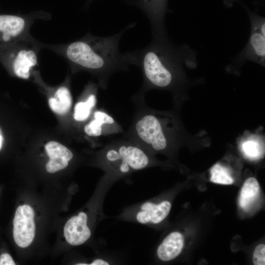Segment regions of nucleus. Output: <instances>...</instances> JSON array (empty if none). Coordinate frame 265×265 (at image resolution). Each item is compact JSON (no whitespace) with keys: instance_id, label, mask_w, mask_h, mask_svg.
Here are the masks:
<instances>
[{"instance_id":"nucleus-25","label":"nucleus","mask_w":265,"mask_h":265,"mask_svg":"<svg viewBox=\"0 0 265 265\" xmlns=\"http://www.w3.org/2000/svg\"><path fill=\"white\" fill-rule=\"evenodd\" d=\"M89 0V1H91V0Z\"/></svg>"},{"instance_id":"nucleus-19","label":"nucleus","mask_w":265,"mask_h":265,"mask_svg":"<svg viewBox=\"0 0 265 265\" xmlns=\"http://www.w3.org/2000/svg\"><path fill=\"white\" fill-rule=\"evenodd\" d=\"M242 149L244 154L250 159H256L260 154L259 144L253 140L244 142L242 145Z\"/></svg>"},{"instance_id":"nucleus-9","label":"nucleus","mask_w":265,"mask_h":265,"mask_svg":"<svg viewBox=\"0 0 265 265\" xmlns=\"http://www.w3.org/2000/svg\"><path fill=\"white\" fill-rule=\"evenodd\" d=\"M84 132L92 137H109L123 133L121 125L105 109L93 112L92 119L84 126Z\"/></svg>"},{"instance_id":"nucleus-14","label":"nucleus","mask_w":265,"mask_h":265,"mask_svg":"<svg viewBox=\"0 0 265 265\" xmlns=\"http://www.w3.org/2000/svg\"><path fill=\"white\" fill-rule=\"evenodd\" d=\"M97 85H94L91 91L84 100L78 102L75 106L73 118L77 122L87 120L90 116L97 103Z\"/></svg>"},{"instance_id":"nucleus-2","label":"nucleus","mask_w":265,"mask_h":265,"mask_svg":"<svg viewBox=\"0 0 265 265\" xmlns=\"http://www.w3.org/2000/svg\"><path fill=\"white\" fill-rule=\"evenodd\" d=\"M136 52L137 66L141 69L143 80L135 95L142 97L154 88L175 90L184 65L193 66L197 62L194 50L186 45L173 44L167 35L153 38L150 44Z\"/></svg>"},{"instance_id":"nucleus-20","label":"nucleus","mask_w":265,"mask_h":265,"mask_svg":"<svg viewBox=\"0 0 265 265\" xmlns=\"http://www.w3.org/2000/svg\"><path fill=\"white\" fill-rule=\"evenodd\" d=\"M253 262L255 265H265V245L259 244L254 250L253 256Z\"/></svg>"},{"instance_id":"nucleus-4","label":"nucleus","mask_w":265,"mask_h":265,"mask_svg":"<svg viewBox=\"0 0 265 265\" xmlns=\"http://www.w3.org/2000/svg\"><path fill=\"white\" fill-rule=\"evenodd\" d=\"M171 204L168 200L159 203L145 201L124 212L123 218L132 220L141 224H157L161 223L168 216Z\"/></svg>"},{"instance_id":"nucleus-6","label":"nucleus","mask_w":265,"mask_h":265,"mask_svg":"<svg viewBox=\"0 0 265 265\" xmlns=\"http://www.w3.org/2000/svg\"><path fill=\"white\" fill-rule=\"evenodd\" d=\"M34 212L29 205L19 206L13 219V234L15 242L22 248L28 246L32 242L35 233Z\"/></svg>"},{"instance_id":"nucleus-23","label":"nucleus","mask_w":265,"mask_h":265,"mask_svg":"<svg viewBox=\"0 0 265 265\" xmlns=\"http://www.w3.org/2000/svg\"><path fill=\"white\" fill-rule=\"evenodd\" d=\"M238 0H224V3L228 6H232Z\"/></svg>"},{"instance_id":"nucleus-15","label":"nucleus","mask_w":265,"mask_h":265,"mask_svg":"<svg viewBox=\"0 0 265 265\" xmlns=\"http://www.w3.org/2000/svg\"><path fill=\"white\" fill-rule=\"evenodd\" d=\"M72 97L69 89L65 86L58 88L53 97L49 99L51 109L59 115L67 114L72 105Z\"/></svg>"},{"instance_id":"nucleus-21","label":"nucleus","mask_w":265,"mask_h":265,"mask_svg":"<svg viewBox=\"0 0 265 265\" xmlns=\"http://www.w3.org/2000/svg\"><path fill=\"white\" fill-rule=\"evenodd\" d=\"M11 255L8 253L2 254L0 256V265H15Z\"/></svg>"},{"instance_id":"nucleus-13","label":"nucleus","mask_w":265,"mask_h":265,"mask_svg":"<svg viewBox=\"0 0 265 265\" xmlns=\"http://www.w3.org/2000/svg\"><path fill=\"white\" fill-rule=\"evenodd\" d=\"M184 237L179 232L168 235L159 245L157 250L158 258L163 262L171 261L181 253L184 246Z\"/></svg>"},{"instance_id":"nucleus-24","label":"nucleus","mask_w":265,"mask_h":265,"mask_svg":"<svg viewBox=\"0 0 265 265\" xmlns=\"http://www.w3.org/2000/svg\"><path fill=\"white\" fill-rule=\"evenodd\" d=\"M3 142V137L1 132V131L0 129V150H1Z\"/></svg>"},{"instance_id":"nucleus-8","label":"nucleus","mask_w":265,"mask_h":265,"mask_svg":"<svg viewBox=\"0 0 265 265\" xmlns=\"http://www.w3.org/2000/svg\"><path fill=\"white\" fill-rule=\"evenodd\" d=\"M168 0H136L127 1L130 5L139 8L149 20L153 38L167 35L164 18L167 11Z\"/></svg>"},{"instance_id":"nucleus-18","label":"nucleus","mask_w":265,"mask_h":265,"mask_svg":"<svg viewBox=\"0 0 265 265\" xmlns=\"http://www.w3.org/2000/svg\"><path fill=\"white\" fill-rule=\"evenodd\" d=\"M247 11L249 17L251 30L257 31L265 37V19L249 9Z\"/></svg>"},{"instance_id":"nucleus-5","label":"nucleus","mask_w":265,"mask_h":265,"mask_svg":"<svg viewBox=\"0 0 265 265\" xmlns=\"http://www.w3.org/2000/svg\"><path fill=\"white\" fill-rule=\"evenodd\" d=\"M29 16L0 15V44L8 45L28 38L31 21Z\"/></svg>"},{"instance_id":"nucleus-3","label":"nucleus","mask_w":265,"mask_h":265,"mask_svg":"<svg viewBox=\"0 0 265 265\" xmlns=\"http://www.w3.org/2000/svg\"><path fill=\"white\" fill-rule=\"evenodd\" d=\"M152 155L124 136L107 142L97 155L98 165L104 172V181L110 183L149 167L154 161Z\"/></svg>"},{"instance_id":"nucleus-7","label":"nucleus","mask_w":265,"mask_h":265,"mask_svg":"<svg viewBox=\"0 0 265 265\" xmlns=\"http://www.w3.org/2000/svg\"><path fill=\"white\" fill-rule=\"evenodd\" d=\"M28 38L19 41V45L11 54L13 71L23 79L30 77L31 70L38 63V49Z\"/></svg>"},{"instance_id":"nucleus-11","label":"nucleus","mask_w":265,"mask_h":265,"mask_svg":"<svg viewBox=\"0 0 265 265\" xmlns=\"http://www.w3.org/2000/svg\"><path fill=\"white\" fill-rule=\"evenodd\" d=\"M63 231L65 238L70 245L78 246L85 242L91 236L86 213L80 212L70 218L65 224Z\"/></svg>"},{"instance_id":"nucleus-10","label":"nucleus","mask_w":265,"mask_h":265,"mask_svg":"<svg viewBox=\"0 0 265 265\" xmlns=\"http://www.w3.org/2000/svg\"><path fill=\"white\" fill-rule=\"evenodd\" d=\"M246 61H253L265 65V37L255 31H250L246 45L232 62V64L239 66Z\"/></svg>"},{"instance_id":"nucleus-16","label":"nucleus","mask_w":265,"mask_h":265,"mask_svg":"<svg viewBox=\"0 0 265 265\" xmlns=\"http://www.w3.org/2000/svg\"><path fill=\"white\" fill-rule=\"evenodd\" d=\"M260 186L257 179L253 177L247 179L241 189L239 203L240 207L246 209L258 196Z\"/></svg>"},{"instance_id":"nucleus-22","label":"nucleus","mask_w":265,"mask_h":265,"mask_svg":"<svg viewBox=\"0 0 265 265\" xmlns=\"http://www.w3.org/2000/svg\"><path fill=\"white\" fill-rule=\"evenodd\" d=\"M110 264V262L106 259H96L91 262L90 265H108Z\"/></svg>"},{"instance_id":"nucleus-17","label":"nucleus","mask_w":265,"mask_h":265,"mask_svg":"<svg viewBox=\"0 0 265 265\" xmlns=\"http://www.w3.org/2000/svg\"><path fill=\"white\" fill-rule=\"evenodd\" d=\"M210 181L221 185H231L234 183L229 169L218 163L214 165L210 171Z\"/></svg>"},{"instance_id":"nucleus-1","label":"nucleus","mask_w":265,"mask_h":265,"mask_svg":"<svg viewBox=\"0 0 265 265\" xmlns=\"http://www.w3.org/2000/svg\"><path fill=\"white\" fill-rule=\"evenodd\" d=\"M132 23L114 35L99 37L87 34L83 38L66 45L62 53L76 70L88 71L98 79L99 85L106 90L110 77L120 71H128L131 65L137 66L136 52L122 53L120 40Z\"/></svg>"},{"instance_id":"nucleus-12","label":"nucleus","mask_w":265,"mask_h":265,"mask_svg":"<svg viewBox=\"0 0 265 265\" xmlns=\"http://www.w3.org/2000/svg\"><path fill=\"white\" fill-rule=\"evenodd\" d=\"M45 150L50 158L46 168L50 173L65 168L74 157L73 152L69 148L54 141L48 142L45 145Z\"/></svg>"}]
</instances>
